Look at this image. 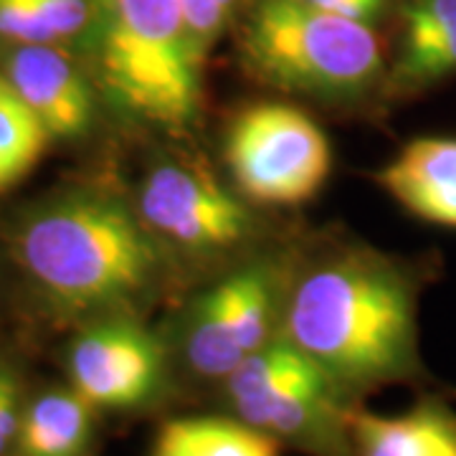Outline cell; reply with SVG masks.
Listing matches in <instances>:
<instances>
[{
	"instance_id": "6da1fadb",
	"label": "cell",
	"mask_w": 456,
	"mask_h": 456,
	"mask_svg": "<svg viewBox=\"0 0 456 456\" xmlns=\"http://www.w3.org/2000/svg\"><path fill=\"white\" fill-rule=\"evenodd\" d=\"M424 274L375 248L320 261L284 302L281 338L327 375L347 403L388 386L431 380L419 345Z\"/></svg>"
},
{
	"instance_id": "7a4b0ae2",
	"label": "cell",
	"mask_w": 456,
	"mask_h": 456,
	"mask_svg": "<svg viewBox=\"0 0 456 456\" xmlns=\"http://www.w3.org/2000/svg\"><path fill=\"white\" fill-rule=\"evenodd\" d=\"M160 239L140 211L107 193H69L31 213L18 231L23 272L59 314H122L158 287Z\"/></svg>"
},
{
	"instance_id": "3957f363",
	"label": "cell",
	"mask_w": 456,
	"mask_h": 456,
	"mask_svg": "<svg viewBox=\"0 0 456 456\" xmlns=\"http://www.w3.org/2000/svg\"><path fill=\"white\" fill-rule=\"evenodd\" d=\"M246 69L264 84L317 99H358L386 82L373 23L307 0H259L244 28Z\"/></svg>"
},
{
	"instance_id": "277c9868",
	"label": "cell",
	"mask_w": 456,
	"mask_h": 456,
	"mask_svg": "<svg viewBox=\"0 0 456 456\" xmlns=\"http://www.w3.org/2000/svg\"><path fill=\"white\" fill-rule=\"evenodd\" d=\"M200 64L178 0H102L99 74L125 114L188 130L200 110Z\"/></svg>"
},
{
	"instance_id": "5b68a950",
	"label": "cell",
	"mask_w": 456,
	"mask_h": 456,
	"mask_svg": "<svg viewBox=\"0 0 456 456\" xmlns=\"http://www.w3.org/2000/svg\"><path fill=\"white\" fill-rule=\"evenodd\" d=\"M236 419L310 456H353L347 401L287 338H272L224 380Z\"/></svg>"
},
{
	"instance_id": "8992f818",
	"label": "cell",
	"mask_w": 456,
	"mask_h": 456,
	"mask_svg": "<svg viewBox=\"0 0 456 456\" xmlns=\"http://www.w3.org/2000/svg\"><path fill=\"white\" fill-rule=\"evenodd\" d=\"M239 193L261 206H299L327 183L332 152L310 114L284 102H256L231 119L224 142Z\"/></svg>"
},
{
	"instance_id": "52a82bcc",
	"label": "cell",
	"mask_w": 456,
	"mask_h": 456,
	"mask_svg": "<svg viewBox=\"0 0 456 456\" xmlns=\"http://www.w3.org/2000/svg\"><path fill=\"white\" fill-rule=\"evenodd\" d=\"M277 279L264 261L231 272L198 299L183 327V360L203 380H226L274 332Z\"/></svg>"
},
{
	"instance_id": "ba28073f",
	"label": "cell",
	"mask_w": 456,
	"mask_h": 456,
	"mask_svg": "<svg viewBox=\"0 0 456 456\" xmlns=\"http://www.w3.org/2000/svg\"><path fill=\"white\" fill-rule=\"evenodd\" d=\"M69 386L97 411H137L167 383V350L127 314L99 317L66 350Z\"/></svg>"
},
{
	"instance_id": "9c48e42d",
	"label": "cell",
	"mask_w": 456,
	"mask_h": 456,
	"mask_svg": "<svg viewBox=\"0 0 456 456\" xmlns=\"http://www.w3.org/2000/svg\"><path fill=\"white\" fill-rule=\"evenodd\" d=\"M137 211L163 244L191 254L226 251L254 228L244 200L198 163L155 165L142 183Z\"/></svg>"
},
{
	"instance_id": "30bf717a",
	"label": "cell",
	"mask_w": 456,
	"mask_h": 456,
	"mask_svg": "<svg viewBox=\"0 0 456 456\" xmlns=\"http://www.w3.org/2000/svg\"><path fill=\"white\" fill-rule=\"evenodd\" d=\"M3 77L51 140H71L89 130L94 117L92 84L59 44L16 46Z\"/></svg>"
},
{
	"instance_id": "8fae6325",
	"label": "cell",
	"mask_w": 456,
	"mask_h": 456,
	"mask_svg": "<svg viewBox=\"0 0 456 456\" xmlns=\"http://www.w3.org/2000/svg\"><path fill=\"white\" fill-rule=\"evenodd\" d=\"M398 38L383 94L421 97L456 79V0H398Z\"/></svg>"
},
{
	"instance_id": "7c38bea8",
	"label": "cell",
	"mask_w": 456,
	"mask_h": 456,
	"mask_svg": "<svg viewBox=\"0 0 456 456\" xmlns=\"http://www.w3.org/2000/svg\"><path fill=\"white\" fill-rule=\"evenodd\" d=\"M345 428L353 456H456V411L444 393H421L401 413L347 403Z\"/></svg>"
},
{
	"instance_id": "4fadbf2b",
	"label": "cell",
	"mask_w": 456,
	"mask_h": 456,
	"mask_svg": "<svg viewBox=\"0 0 456 456\" xmlns=\"http://www.w3.org/2000/svg\"><path fill=\"white\" fill-rule=\"evenodd\" d=\"M375 183L413 218L456 231V137L408 140L378 167Z\"/></svg>"
},
{
	"instance_id": "5bb4252c",
	"label": "cell",
	"mask_w": 456,
	"mask_h": 456,
	"mask_svg": "<svg viewBox=\"0 0 456 456\" xmlns=\"http://www.w3.org/2000/svg\"><path fill=\"white\" fill-rule=\"evenodd\" d=\"M97 408L71 386L51 388L23 406L16 456H84L94 439Z\"/></svg>"
},
{
	"instance_id": "9a60e30c",
	"label": "cell",
	"mask_w": 456,
	"mask_h": 456,
	"mask_svg": "<svg viewBox=\"0 0 456 456\" xmlns=\"http://www.w3.org/2000/svg\"><path fill=\"white\" fill-rule=\"evenodd\" d=\"M147 456H281V444L236 416H178L160 424Z\"/></svg>"
},
{
	"instance_id": "2e32d148",
	"label": "cell",
	"mask_w": 456,
	"mask_h": 456,
	"mask_svg": "<svg viewBox=\"0 0 456 456\" xmlns=\"http://www.w3.org/2000/svg\"><path fill=\"white\" fill-rule=\"evenodd\" d=\"M49 142V132L0 74V193L31 173Z\"/></svg>"
},
{
	"instance_id": "e0dca14e",
	"label": "cell",
	"mask_w": 456,
	"mask_h": 456,
	"mask_svg": "<svg viewBox=\"0 0 456 456\" xmlns=\"http://www.w3.org/2000/svg\"><path fill=\"white\" fill-rule=\"evenodd\" d=\"M178 3L198 56L206 59L216 38L226 31L239 0H178Z\"/></svg>"
},
{
	"instance_id": "ac0fdd59",
	"label": "cell",
	"mask_w": 456,
	"mask_h": 456,
	"mask_svg": "<svg viewBox=\"0 0 456 456\" xmlns=\"http://www.w3.org/2000/svg\"><path fill=\"white\" fill-rule=\"evenodd\" d=\"M51 44L82 36L94 20V0H36Z\"/></svg>"
},
{
	"instance_id": "d6986e66",
	"label": "cell",
	"mask_w": 456,
	"mask_h": 456,
	"mask_svg": "<svg viewBox=\"0 0 456 456\" xmlns=\"http://www.w3.org/2000/svg\"><path fill=\"white\" fill-rule=\"evenodd\" d=\"M0 38L16 46L51 44L36 0H0Z\"/></svg>"
},
{
	"instance_id": "ffe728a7",
	"label": "cell",
	"mask_w": 456,
	"mask_h": 456,
	"mask_svg": "<svg viewBox=\"0 0 456 456\" xmlns=\"http://www.w3.org/2000/svg\"><path fill=\"white\" fill-rule=\"evenodd\" d=\"M23 386L11 368L0 365V456L13 452L23 416Z\"/></svg>"
},
{
	"instance_id": "44dd1931",
	"label": "cell",
	"mask_w": 456,
	"mask_h": 456,
	"mask_svg": "<svg viewBox=\"0 0 456 456\" xmlns=\"http://www.w3.org/2000/svg\"><path fill=\"white\" fill-rule=\"evenodd\" d=\"M307 3L314 8H322L327 13H335V16L375 23L383 13L395 8L398 0H307Z\"/></svg>"
}]
</instances>
